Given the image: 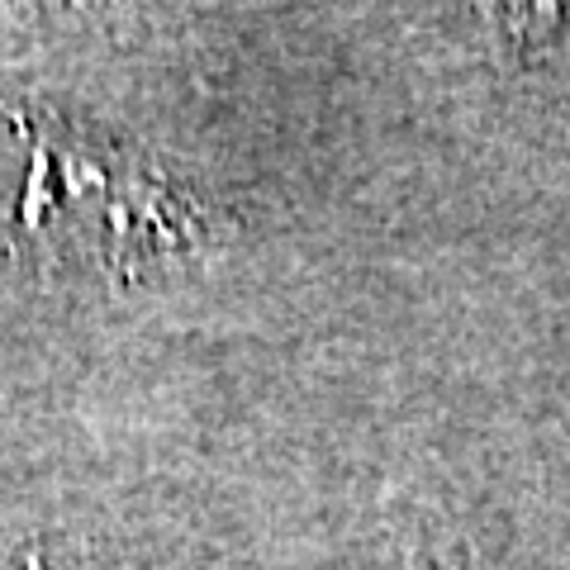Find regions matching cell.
<instances>
[{"label": "cell", "instance_id": "cell-1", "mask_svg": "<svg viewBox=\"0 0 570 570\" xmlns=\"http://www.w3.org/2000/svg\"><path fill=\"white\" fill-rule=\"evenodd\" d=\"M0 570H91L81 557H62L43 542H24V547H0Z\"/></svg>", "mask_w": 570, "mask_h": 570}]
</instances>
